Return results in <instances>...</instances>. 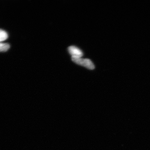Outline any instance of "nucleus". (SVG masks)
Listing matches in <instances>:
<instances>
[{
    "label": "nucleus",
    "mask_w": 150,
    "mask_h": 150,
    "mask_svg": "<svg viewBox=\"0 0 150 150\" xmlns=\"http://www.w3.org/2000/svg\"><path fill=\"white\" fill-rule=\"evenodd\" d=\"M10 45L8 43H0V52H5L9 49Z\"/></svg>",
    "instance_id": "obj_4"
},
{
    "label": "nucleus",
    "mask_w": 150,
    "mask_h": 150,
    "mask_svg": "<svg viewBox=\"0 0 150 150\" xmlns=\"http://www.w3.org/2000/svg\"><path fill=\"white\" fill-rule=\"evenodd\" d=\"M69 53L74 57L81 58L83 56V53L80 49L74 46H71L68 48Z\"/></svg>",
    "instance_id": "obj_2"
},
{
    "label": "nucleus",
    "mask_w": 150,
    "mask_h": 150,
    "mask_svg": "<svg viewBox=\"0 0 150 150\" xmlns=\"http://www.w3.org/2000/svg\"><path fill=\"white\" fill-rule=\"evenodd\" d=\"M72 60L77 64L83 66L89 69L93 70L95 69L94 65L90 59H81L79 57L72 56Z\"/></svg>",
    "instance_id": "obj_1"
},
{
    "label": "nucleus",
    "mask_w": 150,
    "mask_h": 150,
    "mask_svg": "<svg viewBox=\"0 0 150 150\" xmlns=\"http://www.w3.org/2000/svg\"><path fill=\"white\" fill-rule=\"evenodd\" d=\"M8 38V35L7 32L3 30L0 29V42L6 40Z\"/></svg>",
    "instance_id": "obj_3"
}]
</instances>
